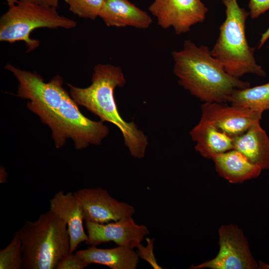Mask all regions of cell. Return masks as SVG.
<instances>
[{"label":"cell","instance_id":"obj_1","mask_svg":"<svg viewBox=\"0 0 269 269\" xmlns=\"http://www.w3.org/2000/svg\"><path fill=\"white\" fill-rule=\"evenodd\" d=\"M5 68L19 83L17 96L28 100L27 108L51 130L57 148L71 138L75 147L81 149L100 144L108 134L109 130L103 122L92 121L81 113L78 105L63 88L60 76L46 83L36 72L21 70L9 63Z\"/></svg>","mask_w":269,"mask_h":269},{"label":"cell","instance_id":"obj_2","mask_svg":"<svg viewBox=\"0 0 269 269\" xmlns=\"http://www.w3.org/2000/svg\"><path fill=\"white\" fill-rule=\"evenodd\" d=\"M173 72L178 83L204 103H228L235 89L250 84L229 74L207 46L186 40L183 48L172 52Z\"/></svg>","mask_w":269,"mask_h":269},{"label":"cell","instance_id":"obj_3","mask_svg":"<svg viewBox=\"0 0 269 269\" xmlns=\"http://www.w3.org/2000/svg\"><path fill=\"white\" fill-rule=\"evenodd\" d=\"M126 82L122 69L110 64H99L93 69L91 84L79 88L68 84L70 95L80 106L98 116L102 122H108L119 129L130 154L142 158L148 145V138L133 122H128L121 116L116 102L114 91Z\"/></svg>","mask_w":269,"mask_h":269},{"label":"cell","instance_id":"obj_4","mask_svg":"<svg viewBox=\"0 0 269 269\" xmlns=\"http://www.w3.org/2000/svg\"><path fill=\"white\" fill-rule=\"evenodd\" d=\"M22 244L24 269H55L70 253L67 224L50 210L17 231Z\"/></svg>","mask_w":269,"mask_h":269},{"label":"cell","instance_id":"obj_5","mask_svg":"<svg viewBox=\"0 0 269 269\" xmlns=\"http://www.w3.org/2000/svg\"><path fill=\"white\" fill-rule=\"evenodd\" d=\"M221 0L226 7V18L220 26L211 55L235 78L247 73L266 77V72L255 60V48L251 47L247 40L246 21L250 13L239 6L237 0Z\"/></svg>","mask_w":269,"mask_h":269},{"label":"cell","instance_id":"obj_6","mask_svg":"<svg viewBox=\"0 0 269 269\" xmlns=\"http://www.w3.org/2000/svg\"><path fill=\"white\" fill-rule=\"evenodd\" d=\"M76 25L75 20L59 14L56 8L19 0L0 17V41L10 43L23 41L30 52L40 44L39 40L30 37L33 30L39 28L70 29Z\"/></svg>","mask_w":269,"mask_h":269},{"label":"cell","instance_id":"obj_7","mask_svg":"<svg viewBox=\"0 0 269 269\" xmlns=\"http://www.w3.org/2000/svg\"><path fill=\"white\" fill-rule=\"evenodd\" d=\"M218 254L213 259L199 265H192V269H254L257 262L249 248L243 231L234 224L222 225L218 230Z\"/></svg>","mask_w":269,"mask_h":269},{"label":"cell","instance_id":"obj_8","mask_svg":"<svg viewBox=\"0 0 269 269\" xmlns=\"http://www.w3.org/2000/svg\"><path fill=\"white\" fill-rule=\"evenodd\" d=\"M148 10L161 28L172 27L178 35L203 22L208 11L201 0H154Z\"/></svg>","mask_w":269,"mask_h":269},{"label":"cell","instance_id":"obj_9","mask_svg":"<svg viewBox=\"0 0 269 269\" xmlns=\"http://www.w3.org/2000/svg\"><path fill=\"white\" fill-rule=\"evenodd\" d=\"M86 222L105 224L132 216L134 208L118 201L102 188H83L73 193Z\"/></svg>","mask_w":269,"mask_h":269},{"label":"cell","instance_id":"obj_10","mask_svg":"<svg viewBox=\"0 0 269 269\" xmlns=\"http://www.w3.org/2000/svg\"><path fill=\"white\" fill-rule=\"evenodd\" d=\"M201 118L228 135L235 137L245 133L260 121L262 114L250 109L226 103H204Z\"/></svg>","mask_w":269,"mask_h":269},{"label":"cell","instance_id":"obj_11","mask_svg":"<svg viewBox=\"0 0 269 269\" xmlns=\"http://www.w3.org/2000/svg\"><path fill=\"white\" fill-rule=\"evenodd\" d=\"M86 227L88 238L85 243L94 246L112 241L118 246L136 248L149 234L146 226L136 224L132 216L105 224L86 222Z\"/></svg>","mask_w":269,"mask_h":269},{"label":"cell","instance_id":"obj_12","mask_svg":"<svg viewBox=\"0 0 269 269\" xmlns=\"http://www.w3.org/2000/svg\"><path fill=\"white\" fill-rule=\"evenodd\" d=\"M50 210L67 225L70 238V253H74L78 245L88 240L83 227L81 207L74 195L59 191L49 200Z\"/></svg>","mask_w":269,"mask_h":269},{"label":"cell","instance_id":"obj_13","mask_svg":"<svg viewBox=\"0 0 269 269\" xmlns=\"http://www.w3.org/2000/svg\"><path fill=\"white\" fill-rule=\"evenodd\" d=\"M99 17L110 27L145 29L152 22L147 12L129 0H104Z\"/></svg>","mask_w":269,"mask_h":269},{"label":"cell","instance_id":"obj_14","mask_svg":"<svg viewBox=\"0 0 269 269\" xmlns=\"http://www.w3.org/2000/svg\"><path fill=\"white\" fill-rule=\"evenodd\" d=\"M260 122L245 133L234 137V148L262 170L269 169V137Z\"/></svg>","mask_w":269,"mask_h":269},{"label":"cell","instance_id":"obj_15","mask_svg":"<svg viewBox=\"0 0 269 269\" xmlns=\"http://www.w3.org/2000/svg\"><path fill=\"white\" fill-rule=\"evenodd\" d=\"M192 139L196 142L195 149L206 159L234 148L232 137L201 118L189 132Z\"/></svg>","mask_w":269,"mask_h":269},{"label":"cell","instance_id":"obj_16","mask_svg":"<svg viewBox=\"0 0 269 269\" xmlns=\"http://www.w3.org/2000/svg\"><path fill=\"white\" fill-rule=\"evenodd\" d=\"M212 160L219 175L232 183H241L256 178L262 170L235 149L217 154Z\"/></svg>","mask_w":269,"mask_h":269},{"label":"cell","instance_id":"obj_17","mask_svg":"<svg viewBox=\"0 0 269 269\" xmlns=\"http://www.w3.org/2000/svg\"><path fill=\"white\" fill-rule=\"evenodd\" d=\"M76 253L89 264H100L112 269H135L139 260L137 253L133 248L126 246L99 249L92 246Z\"/></svg>","mask_w":269,"mask_h":269},{"label":"cell","instance_id":"obj_18","mask_svg":"<svg viewBox=\"0 0 269 269\" xmlns=\"http://www.w3.org/2000/svg\"><path fill=\"white\" fill-rule=\"evenodd\" d=\"M228 102L263 114L269 110V82L253 87L235 89Z\"/></svg>","mask_w":269,"mask_h":269},{"label":"cell","instance_id":"obj_19","mask_svg":"<svg viewBox=\"0 0 269 269\" xmlns=\"http://www.w3.org/2000/svg\"><path fill=\"white\" fill-rule=\"evenodd\" d=\"M22 265V244L16 232L10 243L0 251V269H20Z\"/></svg>","mask_w":269,"mask_h":269},{"label":"cell","instance_id":"obj_20","mask_svg":"<svg viewBox=\"0 0 269 269\" xmlns=\"http://www.w3.org/2000/svg\"><path fill=\"white\" fill-rule=\"evenodd\" d=\"M69 9L81 18L95 20L99 16L104 0H64Z\"/></svg>","mask_w":269,"mask_h":269},{"label":"cell","instance_id":"obj_21","mask_svg":"<svg viewBox=\"0 0 269 269\" xmlns=\"http://www.w3.org/2000/svg\"><path fill=\"white\" fill-rule=\"evenodd\" d=\"M89 265L76 253H69L59 261L56 269H83Z\"/></svg>","mask_w":269,"mask_h":269},{"label":"cell","instance_id":"obj_22","mask_svg":"<svg viewBox=\"0 0 269 269\" xmlns=\"http://www.w3.org/2000/svg\"><path fill=\"white\" fill-rule=\"evenodd\" d=\"M147 245L146 246L139 244L136 248L139 257L147 262L155 269H162L156 262L153 253V244L154 239L146 238Z\"/></svg>","mask_w":269,"mask_h":269},{"label":"cell","instance_id":"obj_23","mask_svg":"<svg viewBox=\"0 0 269 269\" xmlns=\"http://www.w3.org/2000/svg\"><path fill=\"white\" fill-rule=\"evenodd\" d=\"M249 8L251 17L257 18L269 10V0H250Z\"/></svg>","mask_w":269,"mask_h":269},{"label":"cell","instance_id":"obj_24","mask_svg":"<svg viewBox=\"0 0 269 269\" xmlns=\"http://www.w3.org/2000/svg\"><path fill=\"white\" fill-rule=\"evenodd\" d=\"M45 7L57 8L59 0H20Z\"/></svg>","mask_w":269,"mask_h":269},{"label":"cell","instance_id":"obj_25","mask_svg":"<svg viewBox=\"0 0 269 269\" xmlns=\"http://www.w3.org/2000/svg\"><path fill=\"white\" fill-rule=\"evenodd\" d=\"M269 38V26L267 29L262 34L261 38L260 40L259 43L258 44V49H261L266 41Z\"/></svg>","mask_w":269,"mask_h":269},{"label":"cell","instance_id":"obj_26","mask_svg":"<svg viewBox=\"0 0 269 269\" xmlns=\"http://www.w3.org/2000/svg\"><path fill=\"white\" fill-rule=\"evenodd\" d=\"M6 179V173L2 167L0 168V183H5Z\"/></svg>","mask_w":269,"mask_h":269},{"label":"cell","instance_id":"obj_27","mask_svg":"<svg viewBox=\"0 0 269 269\" xmlns=\"http://www.w3.org/2000/svg\"><path fill=\"white\" fill-rule=\"evenodd\" d=\"M6 0L7 1V3H8L9 7H12V6L15 5L19 1L17 0Z\"/></svg>","mask_w":269,"mask_h":269},{"label":"cell","instance_id":"obj_28","mask_svg":"<svg viewBox=\"0 0 269 269\" xmlns=\"http://www.w3.org/2000/svg\"><path fill=\"white\" fill-rule=\"evenodd\" d=\"M268 48H269V46H268Z\"/></svg>","mask_w":269,"mask_h":269}]
</instances>
